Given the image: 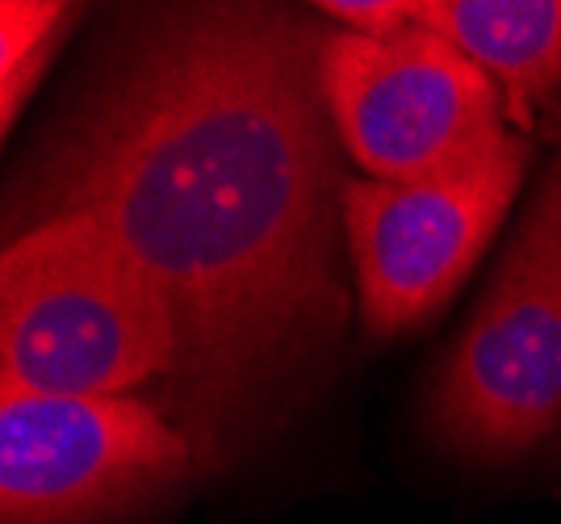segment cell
Segmentation results:
<instances>
[{"instance_id":"cell-6","label":"cell","mask_w":561,"mask_h":524,"mask_svg":"<svg viewBox=\"0 0 561 524\" xmlns=\"http://www.w3.org/2000/svg\"><path fill=\"white\" fill-rule=\"evenodd\" d=\"M319 93L340 147L369 181L427 176L507 126L499 84L420 22L386 38L323 34Z\"/></svg>"},{"instance_id":"cell-3","label":"cell","mask_w":561,"mask_h":524,"mask_svg":"<svg viewBox=\"0 0 561 524\" xmlns=\"http://www.w3.org/2000/svg\"><path fill=\"white\" fill-rule=\"evenodd\" d=\"M427 424L478 462H519L561 432V156L436 374Z\"/></svg>"},{"instance_id":"cell-2","label":"cell","mask_w":561,"mask_h":524,"mask_svg":"<svg viewBox=\"0 0 561 524\" xmlns=\"http://www.w3.org/2000/svg\"><path fill=\"white\" fill-rule=\"evenodd\" d=\"M176 332L160 289L96 218L18 227L0 261V390L110 399L172 381Z\"/></svg>"},{"instance_id":"cell-9","label":"cell","mask_w":561,"mask_h":524,"mask_svg":"<svg viewBox=\"0 0 561 524\" xmlns=\"http://www.w3.org/2000/svg\"><path fill=\"white\" fill-rule=\"evenodd\" d=\"M314 13H323L328 22H340L348 34L386 38V34H398L415 22L420 4H411V0H328Z\"/></svg>"},{"instance_id":"cell-4","label":"cell","mask_w":561,"mask_h":524,"mask_svg":"<svg viewBox=\"0 0 561 524\" xmlns=\"http://www.w3.org/2000/svg\"><path fill=\"white\" fill-rule=\"evenodd\" d=\"M528 160L533 144L507 122L427 176L340 185L365 332L394 340L445 310L512 210Z\"/></svg>"},{"instance_id":"cell-8","label":"cell","mask_w":561,"mask_h":524,"mask_svg":"<svg viewBox=\"0 0 561 524\" xmlns=\"http://www.w3.org/2000/svg\"><path fill=\"white\" fill-rule=\"evenodd\" d=\"M76 4H18L9 0L0 9L4 30V126L22 114V101L34 93L38 76L55 59L68 25L76 22Z\"/></svg>"},{"instance_id":"cell-7","label":"cell","mask_w":561,"mask_h":524,"mask_svg":"<svg viewBox=\"0 0 561 524\" xmlns=\"http://www.w3.org/2000/svg\"><path fill=\"white\" fill-rule=\"evenodd\" d=\"M415 22L491 76L515 130L561 89V0H423Z\"/></svg>"},{"instance_id":"cell-1","label":"cell","mask_w":561,"mask_h":524,"mask_svg":"<svg viewBox=\"0 0 561 524\" xmlns=\"http://www.w3.org/2000/svg\"><path fill=\"white\" fill-rule=\"evenodd\" d=\"M319 43L268 4L147 9L22 168L13 227L89 215L160 289L202 449L335 344L348 298Z\"/></svg>"},{"instance_id":"cell-5","label":"cell","mask_w":561,"mask_h":524,"mask_svg":"<svg viewBox=\"0 0 561 524\" xmlns=\"http://www.w3.org/2000/svg\"><path fill=\"white\" fill-rule=\"evenodd\" d=\"M197 470V445L135 395L0 390V524H110Z\"/></svg>"}]
</instances>
